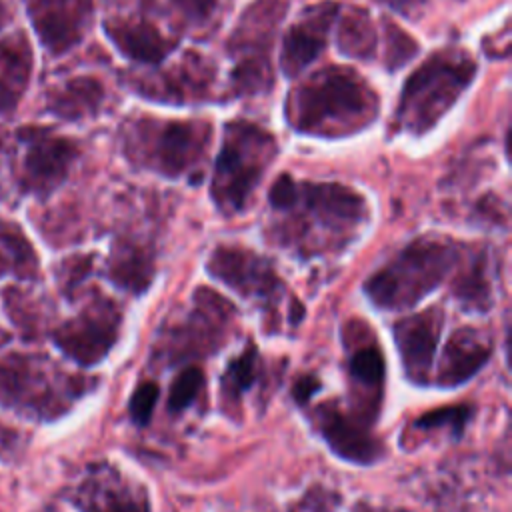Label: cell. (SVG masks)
Listing matches in <instances>:
<instances>
[{"instance_id": "5", "label": "cell", "mask_w": 512, "mask_h": 512, "mask_svg": "<svg viewBox=\"0 0 512 512\" xmlns=\"http://www.w3.org/2000/svg\"><path fill=\"white\" fill-rule=\"evenodd\" d=\"M208 140L210 126L202 122L138 120L126 140V150L146 168L174 178L202 158Z\"/></svg>"}, {"instance_id": "24", "label": "cell", "mask_w": 512, "mask_h": 512, "mask_svg": "<svg viewBox=\"0 0 512 512\" xmlns=\"http://www.w3.org/2000/svg\"><path fill=\"white\" fill-rule=\"evenodd\" d=\"M210 78L212 76H208V64L192 56V62H182L162 78V84L166 86L164 94L174 96L176 100L194 98L196 94H204Z\"/></svg>"}, {"instance_id": "36", "label": "cell", "mask_w": 512, "mask_h": 512, "mask_svg": "<svg viewBox=\"0 0 512 512\" xmlns=\"http://www.w3.org/2000/svg\"><path fill=\"white\" fill-rule=\"evenodd\" d=\"M316 388H318V382H316L312 376H304V378L294 386V396L298 398V402H308Z\"/></svg>"}, {"instance_id": "16", "label": "cell", "mask_w": 512, "mask_h": 512, "mask_svg": "<svg viewBox=\"0 0 512 512\" xmlns=\"http://www.w3.org/2000/svg\"><path fill=\"white\" fill-rule=\"evenodd\" d=\"M490 344L474 328L456 330L442 352L438 364V386L454 388L470 380L490 358Z\"/></svg>"}, {"instance_id": "6", "label": "cell", "mask_w": 512, "mask_h": 512, "mask_svg": "<svg viewBox=\"0 0 512 512\" xmlns=\"http://www.w3.org/2000/svg\"><path fill=\"white\" fill-rule=\"evenodd\" d=\"M76 394L78 388L70 378H56L38 358L22 354L0 358V402L14 410L54 418Z\"/></svg>"}, {"instance_id": "37", "label": "cell", "mask_w": 512, "mask_h": 512, "mask_svg": "<svg viewBox=\"0 0 512 512\" xmlns=\"http://www.w3.org/2000/svg\"><path fill=\"white\" fill-rule=\"evenodd\" d=\"M10 442H12V432L0 426V454L10 446Z\"/></svg>"}, {"instance_id": "9", "label": "cell", "mask_w": 512, "mask_h": 512, "mask_svg": "<svg viewBox=\"0 0 512 512\" xmlns=\"http://www.w3.org/2000/svg\"><path fill=\"white\" fill-rule=\"evenodd\" d=\"M24 6L38 40L54 56L74 48L92 20V0H24Z\"/></svg>"}, {"instance_id": "7", "label": "cell", "mask_w": 512, "mask_h": 512, "mask_svg": "<svg viewBox=\"0 0 512 512\" xmlns=\"http://www.w3.org/2000/svg\"><path fill=\"white\" fill-rule=\"evenodd\" d=\"M18 140L22 146L18 174L22 190L48 196L66 180L78 156L76 142L44 126H22Z\"/></svg>"}, {"instance_id": "38", "label": "cell", "mask_w": 512, "mask_h": 512, "mask_svg": "<svg viewBox=\"0 0 512 512\" xmlns=\"http://www.w3.org/2000/svg\"><path fill=\"white\" fill-rule=\"evenodd\" d=\"M10 18V14H8V10H6V6H4V2L0 0V28L6 24V20Z\"/></svg>"}, {"instance_id": "29", "label": "cell", "mask_w": 512, "mask_h": 512, "mask_svg": "<svg viewBox=\"0 0 512 512\" xmlns=\"http://www.w3.org/2000/svg\"><path fill=\"white\" fill-rule=\"evenodd\" d=\"M202 386H204L202 370L198 366L184 368L170 386V396H168L170 412H182L184 408H188V404L198 396Z\"/></svg>"}, {"instance_id": "3", "label": "cell", "mask_w": 512, "mask_h": 512, "mask_svg": "<svg viewBox=\"0 0 512 512\" xmlns=\"http://www.w3.org/2000/svg\"><path fill=\"white\" fill-rule=\"evenodd\" d=\"M474 60L460 50H444L428 58L406 82L396 110L398 126L412 134L430 130L470 86Z\"/></svg>"}, {"instance_id": "18", "label": "cell", "mask_w": 512, "mask_h": 512, "mask_svg": "<svg viewBox=\"0 0 512 512\" xmlns=\"http://www.w3.org/2000/svg\"><path fill=\"white\" fill-rule=\"evenodd\" d=\"M34 68L30 42L16 32L0 40V114L12 112L28 90Z\"/></svg>"}, {"instance_id": "4", "label": "cell", "mask_w": 512, "mask_h": 512, "mask_svg": "<svg viewBox=\"0 0 512 512\" xmlns=\"http://www.w3.org/2000/svg\"><path fill=\"white\" fill-rule=\"evenodd\" d=\"M274 154L276 142L262 128L250 122H232L226 126L212 178V198L222 212L244 208Z\"/></svg>"}, {"instance_id": "17", "label": "cell", "mask_w": 512, "mask_h": 512, "mask_svg": "<svg viewBox=\"0 0 512 512\" xmlns=\"http://www.w3.org/2000/svg\"><path fill=\"white\" fill-rule=\"evenodd\" d=\"M286 2L258 0L240 18L232 38L230 52L244 54V58H266L268 44L274 40V30L282 20Z\"/></svg>"}, {"instance_id": "27", "label": "cell", "mask_w": 512, "mask_h": 512, "mask_svg": "<svg viewBox=\"0 0 512 512\" xmlns=\"http://www.w3.org/2000/svg\"><path fill=\"white\" fill-rule=\"evenodd\" d=\"M350 374L366 388L378 390L384 380V358L376 346H364L350 358Z\"/></svg>"}, {"instance_id": "2", "label": "cell", "mask_w": 512, "mask_h": 512, "mask_svg": "<svg viewBox=\"0 0 512 512\" xmlns=\"http://www.w3.org/2000/svg\"><path fill=\"white\" fill-rule=\"evenodd\" d=\"M460 250L444 240L420 238L374 272L364 290L374 306L408 310L438 288L458 262Z\"/></svg>"}, {"instance_id": "12", "label": "cell", "mask_w": 512, "mask_h": 512, "mask_svg": "<svg viewBox=\"0 0 512 512\" xmlns=\"http://www.w3.org/2000/svg\"><path fill=\"white\" fill-rule=\"evenodd\" d=\"M442 324V312L438 308H426L424 312L402 318L394 326V338L402 358V366L406 370V376L416 384H426L430 380Z\"/></svg>"}, {"instance_id": "21", "label": "cell", "mask_w": 512, "mask_h": 512, "mask_svg": "<svg viewBox=\"0 0 512 512\" xmlns=\"http://www.w3.org/2000/svg\"><path fill=\"white\" fill-rule=\"evenodd\" d=\"M154 274L152 258L144 252V248L134 244L118 246L110 258V278L124 290L134 294L142 292Z\"/></svg>"}, {"instance_id": "22", "label": "cell", "mask_w": 512, "mask_h": 512, "mask_svg": "<svg viewBox=\"0 0 512 512\" xmlns=\"http://www.w3.org/2000/svg\"><path fill=\"white\" fill-rule=\"evenodd\" d=\"M338 48L350 58L368 60L376 52V32L368 14L360 8L348 10L338 26Z\"/></svg>"}, {"instance_id": "14", "label": "cell", "mask_w": 512, "mask_h": 512, "mask_svg": "<svg viewBox=\"0 0 512 512\" xmlns=\"http://www.w3.org/2000/svg\"><path fill=\"white\" fill-rule=\"evenodd\" d=\"M336 12L338 4L334 2L316 4L288 30L280 54L282 72L286 76H298L320 54Z\"/></svg>"}, {"instance_id": "25", "label": "cell", "mask_w": 512, "mask_h": 512, "mask_svg": "<svg viewBox=\"0 0 512 512\" xmlns=\"http://www.w3.org/2000/svg\"><path fill=\"white\" fill-rule=\"evenodd\" d=\"M256 360L258 354L254 346H248L238 358L228 364L226 372L222 374V396L226 398V402L236 404L240 394L252 386L256 378Z\"/></svg>"}, {"instance_id": "26", "label": "cell", "mask_w": 512, "mask_h": 512, "mask_svg": "<svg viewBox=\"0 0 512 512\" xmlns=\"http://www.w3.org/2000/svg\"><path fill=\"white\" fill-rule=\"evenodd\" d=\"M234 86L240 94L266 92L274 80L266 58H242L232 72Z\"/></svg>"}, {"instance_id": "33", "label": "cell", "mask_w": 512, "mask_h": 512, "mask_svg": "<svg viewBox=\"0 0 512 512\" xmlns=\"http://www.w3.org/2000/svg\"><path fill=\"white\" fill-rule=\"evenodd\" d=\"M270 206L276 208V210H286L294 204L296 200V182L288 176V174H282L270 188Z\"/></svg>"}, {"instance_id": "23", "label": "cell", "mask_w": 512, "mask_h": 512, "mask_svg": "<svg viewBox=\"0 0 512 512\" xmlns=\"http://www.w3.org/2000/svg\"><path fill=\"white\" fill-rule=\"evenodd\" d=\"M36 266V254L20 228L0 220V274L10 272L20 278L34 276Z\"/></svg>"}, {"instance_id": "1", "label": "cell", "mask_w": 512, "mask_h": 512, "mask_svg": "<svg viewBox=\"0 0 512 512\" xmlns=\"http://www.w3.org/2000/svg\"><path fill=\"white\" fill-rule=\"evenodd\" d=\"M378 112L374 90L348 68H324L302 82L286 102V118L298 132L346 136L368 126Z\"/></svg>"}, {"instance_id": "19", "label": "cell", "mask_w": 512, "mask_h": 512, "mask_svg": "<svg viewBox=\"0 0 512 512\" xmlns=\"http://www.w3.org/2000/svg\"><path fill=\"white\" fill-rule=\"evenodd\" d=\"M104 30L116 48L134 62L158 64L174 50V40L164 38L146 20H114L106 22Z\"/></svg>"}, {"instance_id": "34", "label": "cell", "mask_w": 512, "mask_h": 512, "mask_svg": "<svg viewBox=\"0 0 512 512\" xmlns=\"http://www.w3.org/2000/svg\"><path fill=\"white\" fill-rule=\"evenodd\" d=\"M182 14L194 22L208 18L216 6V0H174Z\"/></svg>"}, {"instance_id": "32", "label": "cell", "mask_w": 512, "mask_h": 512, "mask_svg": "<svg viewBox=\"0 0 512 512\" xmlns=\"http://www.w3.org/2000/svg\"><path fill=\"white\" fill-rule=\"evenodd\" d=\"M156 402H158V386H156L154 382H142V384L134 390V394H132V398H130V404H128L132 420H134L136 424H140V426L148 424V422H150V416H152V412H154Z\"/></svg>"}, {"instance_id": "10", "label": "cell", "mask_w": 512, "mask_h": 512, "mask_svg": "<svg viewBox=\"0 0 512 512\" xmlns=\"http://www.w3.org/2000/svg\"><path fill=\"white\" fill-rule=\"evenodd\" d=\"M292 206H300L302 212L312 216V222L330 230L332 234H342L346 240L350 230H354L366 218L364 198L342 184L330 182L296 184V200Z\"/></svg>"}, {"instance_id": "11", "label": "cell", "mask_w": 512, "mask_h": 512, "mask_svg": "<svg viewBox=\"0 0 512 512\" xmlns=\"http://www.w3.org/2000/svg\"><path fill=\"white\" fill-rule=\"evenodd\" d=\"M208 272L246 298L272 300L280 290L272 266L244 248L220 246L208 262Z\"/></svg>"}, {"instance_id": "15", "label": "cell", "mask_w": 512, "mask_h": 512, "mask_svg": "<svg viewBox=\"0 0 512 512\" xmlns=\"http://www.w3.org/2000/svg\"><path fill=\"white\" fill-rule=\"evenodd\" d=\"M82 512H150L146 492L130 488L116 472H96L74 494Z\"/></svg>"}, {"instance_id": "35", "label": "cell", "mask_w": 512, "mask_h": 512, "mask_svg": "<svg viewBox=\"0 0 512 512\" xmlns=\"http://www.w3.org/2000/svg\"><path fill=\"white\" fill-rule=\"evenodd\" d=\"M380 2L406 18H414V14H418L428 0H380Z\"/></svg>"}, {"instance_id": "8", "label": "cell", "mask_w": 512, "mask_h": 512, "mask_svg": "<svg viewBox=\"0 0 512 512\" xmlns=\"http://www.w3.org/2000/svg\"><path fill=\"white\" fill-rule=\"evenodd\" d=\"M118 306L108 298H94L78 316L64 322L56 332V346L72 360L92 366L114 346L120 332Z\"/></svg>"}, {"instance_id": "30", "label": "cell", "mask_w": 512, "mask_h": 512, "mask_svg": "<svg viewBox=\"0 0 512 512\" xmlns=\"http://www.w3.org/2000/svg\"><path fill=\"white\" fill-rule=\"evenodd\" d=\"M384 26H386V68L396 70L414 58V54L418 52V44L394 22L386 20Z\"/></svg>"}, {"instance_id": "28", "label": "cell", "mask_w": 512, "mask_h": 512, "mask_svg": "<svg viewBox=\"0 0 512 512\" xmlns=\"http://www.w3.org/2000/svg\"><path fill=\"white\" fill-rule=\"evenodd\" d=\"M456 298L470 308L484 310L490 304V286L484 276V266L482 262H476L456 284L454 288Z\"/></svg>"}, {"instance_id": "13", "label": "cell", "mask_w": 512, "mask_h": 512, "mask_svg": "<svg viewBox=\"0 0 512 512\" xmlns=\"http://www.w3.org/2000/svg\"><path fill=\"white\" fill-rule=\"evenodd\" d=\"M318 428L330 450L354 464H374L382 458V444L370 434L368 424L358 422L338 406L318 408Z\"/></svg>"}, {"instance_id": "20", "label": "cell", "mask_w": 512, "mask_h": 512, "mask_svg": "<svg viewBox=\"0 0 512 512\" xmlns=\"http://www.w3.org/2000/svg\"><path fill=\"white\" fill-rule=\"evenodd\" d=\"M104 100V88L98 78L78 76L66 80L48 92V110L62 120H82L94 116Z\"/></svg>"}, {"instance_id": "31", "label": "cell", "mask_w": 512, "mask_h": 512, "mask_svg": "<svg viewBox=\"0 0 512 512\" xmlns=\"http://www.w3.org/2000/svg\"><path fill=\"white\" fill-rule=\"evenodd\" d=\"M472 414V408L470 406H448V408H440V410H434V412H426L422 414L414 426L416 428H440V426H448L454 430V434L458 436L468 418Z\"/></svg>"}]
</instances>
